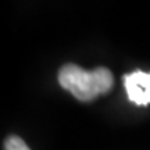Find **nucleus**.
Returning <instances> with one entry per match:
<instances>
[{"label":"nucleus","instance_id":"obj_3","mask_svg":"<svg viewBox=\"0 0 150 150\" xmlns=\"http://www.w3.org/2000/svg\"><path fill=\"white\" fill-rule=\"evenodd\" d=\"M4 150H31L20 136H8L4 142Z\"/></svg>","mask_w":150,"mask_h":150},{"label":"nucleus","instance_id":"obj_2","mask_svg":"<svg viewBox=\"0 0 150 150\" xmlns=\"http://www.w3.org/2000/svg\"><path fill=\"white\" fill-rule=\"evenodd\" d=\"M124 86L132 103L138 106L150 104V72L136 70L124 75Z\"/></svg>","mask_w":150,"mask_h":150},{"label":"nucleus","instance_id":"obj_1","mask_svg":"<svg viewBox=\"0 0 150 150\" xmlns=\"http://www.w3.org/2000/svg\"><path fill=\"white\" fill-rule=\"evenodd\" d=\"M59 82L65 91L72 93L81 102H91L99 95L107 93L114 85L111 71L99 67L85 71L75 64H67L59 71Z\"/></svg>","mask_w":150,"mask_h":150}]
</instances>
